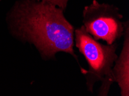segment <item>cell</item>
Masks as SVG:
<instances>
[{"instance_id": "cell-4", "label": "cell", "mask_w": 129, "mask_h": 96, "mask_svg": "<svg viewBox=\"0 0 129 96\" xmlns=\"http://www.w3.org/2000/svg\"><path fill=\"white\" fill-rule=\"evenodd\" d=\"M122 51L112 68L115 82L118 83L122 96L129 95V23L126 21Z\"/></svg>"}, {"instance_id": "cell-2", "label": "cell", "mask_w": 129, "mask_h": 96, "mask_svg": "<svg viewBox=\"0 0 129 96\" xmlns=\"http://www.w3.org/2000/svg\"><path fill=\"white\" fill-rule=\"evenodd\" d=\"M74 46L85 58L89 68L82 73L85 75L88 91L92 93L97 82H101L99 95H108L115 82L112 68L118 55L116 43L103 44L86 31L82 25L74 31Z\"/></svg>"}, {"instance_id": "cell-3", "label": "cell", "mask_w": 129, "mask_h": 96, "mask_svg": "<svg viewBox=\"0 0 129 96\" xmlns=\"http://www.w3.org/2000/svg\"><path fill=\"white\" fill-rule=\"evenodd\" d=\"M82 17L84 28L95 40L112 44L123 36L126 22L114 5L93 0L84 8Z\"/></svg>"}, {"instance_id": "cell-5", "label": "cell", "mask_w": 129, "mask_h": 96, "mask_svg": "<svg viewBox=\"0 0 129 96\" xmlns=\"http://www.w3.org/2000/svg\"><path fill=\"white\" fill-rule=\"evenodd\" d=\"M38 1H41L45 2V3L50 4L62 9L64 11V10L67 8L69 0H38Z\"/></svg>"}, {"instance_id": "cell-1", "label": "cell", "mask_w": 129, "mask_h": 96, "mask_svg": "<svg viewBox=\"0 0 129 96\" xmlns=\"http://www.w3.org/2000/svg\"><path fill=\"white\" fill-rule=\"evenodd\" d=\"M8 22L12 34L34 44L43 58L54 59L62 52L78 61L74 50L75 29L62 9L38 0H20L9 13Z\"/></svg>"}]
</instances>
